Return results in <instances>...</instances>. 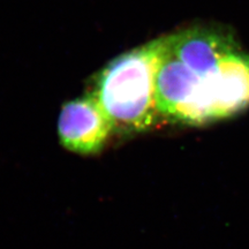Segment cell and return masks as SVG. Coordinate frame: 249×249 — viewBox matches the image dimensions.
Segmentation results:
<instances>
[{"label":"cell","mask_w":249,"mask_h":249,"mask_svg":"<svg viewBox=\"0 0 249 249\" xmlns=\"http://www.w3.org/2000/svg\"><path fill=\"white\" fill-rule=\"evenodd\" d=\"M202 77L189 70L172 53L164 37L155 76V98L161 119L191 126L193 110Z\"/></svg>","instance_id":"7a4b0ae2"},{"label":"cell","mask_w":249,"mask_h":249,"mask_svg":"<svg viewBox=\"0 0 249 249\" xmlns=\"http://www.w3.org/2000/svg\"><path fill=\"white\" fill-rule=\"evenodd\" d=\"M166 39L172 53L198 76L213 73L224 58L240 51L231 34L219 28H189Z\"/></svg>","instance_id":"5b68a950"},{"label":"cell","mask_w":249,"mask_h":249,"mask_svg":"<svg viewBox=\"0 0 249 249\" xmlns=\"http://www.w3.org/2000/svg\"><path fill=\"white\" fill-rule=\"evenodd\" d=\"M164 37L113 59L98 74L92 95L108 119L113 132L141 133L161 118L155 98V76Z\"/></svg>","instance_id":"6da1fadb"},{"label":"cell","mask_w":249,"mask_h":249,"mask_svg":"<svg viewBox=\"0 0 249 249\" xmlns=\"http://www.w3.org/2000/svg\"><path fill=\"white\" fill-rule=\"evenodd\" d=\"M113 127L92 93L68 102L61 108L58 134L61 144L81 155L97 154Z\"/></svg>","instance_id":"277c9868"},{"label":"cell","mask_w":249,"mask_h":249,"mask_svg":"<svg viewBox=\"0 0 249 249\" xmlns=\"http://www.w3.org/2000/svg\"><path fill=\"white\" fill-rule=\"evenodd\" d=\"M208 123L232 117L249 107V55L241 50L227 55L213 73L202 76Z\"/></svg>","instance_id":"3957f363"}]
</instances>
